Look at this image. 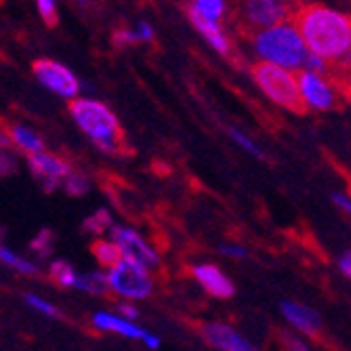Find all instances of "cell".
Returning <instances> with one entry per match:
<instances>
[{"mask_svg": "<svg viewBox=\"0 0 351 351\" xmlns=\"http://www.w3.org/2000/svg\"><path fill=\"white\" fill-rule=\"evenodd\" d=\"M297 32L303 45L309 47L311 55L349 66V45H351V23L349 17L332 11L324 5H303L299 13H293Z\"/></svg>", "mask_w": 351, "mask_h": 351, "instance_id": "6da1fadb", "label": "cell"}, {"mask_svg": "<svg viewBox=\"0 0 351 351\" xmlns=\"http://www.w3.org/2000/svg\"><path fill=\"white\" fill-rule=\"evenodd\" d=\"M70 112L80 129L101 149L112 152V154H122L129 147L124 143V133L120 129L116 116L104 104L90 101V99H74L70 106Z\"/></svg>", "mask_w": 351, "mask_h": 351, "instance_id": "7a4b0ae2", "label": "cell"}, {"mask_svg": "<svg viewBox=\"0 0 351 351\" xmlns=\"http://www.w3.org/2000/svg\"><path fill=\"white\" fill-rule=\"evenodd\" d=\"M254 49L265 59V63H271V66H278L282 70L303 66L309 55L293 23H280L276 27L263 29L254 38Z\"/></svg>", "mask_w": 351, "mask_h": 351, "instance_id": "3957f363", "label": "cell"}, {"mask_svg": "<svg viewBox=\"0 0 351 351\" xmlns=\"http://www.w3.org/2000/svg\"><path fill=\"white\" fill-rule=\"evenodd\" d=\"M252 76L271 101L295 114H305L307 108L301 99L297 80L289 70H282L278 66H271V63H257L252 68Z\"/></svg>", "mask_w": 351, "mask_h": 351, "instance_id": "277c9868", "label": "cell"}, {"mask_svg": "<svg viewBox=\"0 0 351 351\" xmlns=\"http://www.w3.org/2000/svg\"><path fill=\"white\" fill-rule=\"evenodd\" d=\"M108 284L110 289L129 299H143L152 293V280L147 271L124 257L112 267L108 276Z\"/></svg>", "mask_w": 351, "mask_h": 351, "instance_id": "5b68a950", "label": "cell"}, {"mask_svg": "<svg viewBox=\"0 0 351 351\" xmlns=\"http://www.w3.org/2000/svg\"><path fill=\"white\" fill-rule=\"evenodd\" d=\"M32 70H34V76L40 80V84H45L49 90L61 95V97L72 99L80 90L76 76L68 68H63L61 63H55L51 59H38V61H34Z\"/></svg>", "mask_w": 351, "mask_h": 351, "instance_id": "8992f818", "label": "cell"}, {"mask_svg": "<svg viewBox=\"0 0 351 351\" xmlns=\"http://www.w3.org/2000/svg\"><path fill=\"white\" fill-rule=\"evenodd\" d=\"M291 9L293 7L289 3H280V0H252L242 5L240 19L246 27H276L293 15Z\"/></svg>", "mask_w": 351, "mask_h": 351, "instance_id": "52a82bcc", "label": "cell"}, {"mask_svg": "<svg viewBox=\"0 0 351 351\" xmlns=\"http://www.w3.org/2000/svg\"><path fill=\"white\" fill-rule=\"evenodd\" d=\"M295 80H297L305 108L311 106L315 110H332L339 106L337 93L324 76H317L311 72H299V76H295Z\"/></svg>", "mask_w": 351, "mask_h": 351, "instance_id": "ba28073f", "label": "cell"}, {"mask_svg": "<svg viewBox=\"0 0 351 351\" xmlns=\"http://www.w3.org/2000/svg\"><path fill=\"white\" fill-rule=\"evenodd\" d=\"M114 242L118 250L124 254V259H129L137 263L139 267H156L158 265V254L145 244L141 236H137L133 230H124V228H114L112 230Z\"/></svg>", "mask_w": 351, "mask_h": 351, "instance_id": "9c48e42d", "label": "cell"}, {"mask_svg": "<svg viewBox=\"0 0 351 351\" xmlns=\"http://www.w3.org/2000/svg\"><path fill=\"white\" fill-rule=\"evenodd\" d=\"M27 162H29V169L34 173V177L43 183V187L47 191H53L63 177L70 175V167L53 154H45V152L29 154Z\"/></svg>", "mask_w": 351, "mask_h": 351, "instance_id": "30bf717a", "label": "cell"}, {"mask_svg": "<svg viewBox=\"0 0 351 351\" xmlns=\"http://www.w3.org/2000/svg\"><path fill=\"white\" fill-rule=\"evenodd\" d=\"M194 276L202 284V289L217 299H230L236 293L234 282L215 265H196Z\"/></svg>", "mask_w": 351, "mask_h": 351, "instance_id": "8fae6325", "label": "cell"}, {"mask_svg": "<svg viewBox=\"0 0 351 351\" xmlns=\"http://www.w3.org/2000/svg\"><path fill=\"white\" fill-rule=\"evenodd\" d=\"M204 339L221 351H257V347L226 324H208L204 328Z\"/></svg>", "mask_w": 351, "mask_h": 351, "instance_id": "7c38bea8", "label": "cell"}, {"mask_svg": "<svg viewBox=\"0 0 351 351\" xmlns=\"http://www.w3.org/2000/svg\"><path fill=\"white\" fill-rule=\"evenodd\" d=\"M282 311L291 320V324L297 326L303 332L315 335L317 330H320V326H322L320 324V315H317L313 309L305 307V305H299V303H282Z\"/></svg>", "mask_w": 351, "mask_h": 351, "instance_id": "4fadbf2b", "label": "cell"}, {"mask_svg": "<svg viewBox=\"0 0 351 351\" xmlns=\"http://www.w3.org/2000/svg\"><path fill=\"white\" fill-rule=\"evenodd\" d=\"M187 15H189V21L194 23V27L200 32V34L219 51V53H223V55H230V43H228V38L223 36V32L219 29V25L217 23H213V21H208V19H204L202 15H198L194 9L189 7V11H187Z\"/></svg>", "mask_w": 351, "mask_h": 351, "instance_id": "5bb4252c", "label": "cell"}, {"mask_svg": "<svg viewBox=\"0 0 351 351\" xmlns=\"http://www.w3.org/2000/svg\"><path fill=\"white\" fill-rule=\"evenodd\" d=\"M93 322H95V326L101 328V330H112V332L131 337V339H143L145 337V330L137 328L135 324L126 322V320H122V317L112 315V313H95Z\"/></svg>", "mask_w": 351, "mask_h": 351, "instance_id": "9a60e30c", "label": "cell"}, {"mask_svg": "<svg viewBox=\"0 0 351 351\" xmlns=\"http://www.w3.org/2000/svg\"><path fill=\"white\" fill-rule=\"evenodd\" d=\"M11 137H13V141L19 147H23L29 154L43 152V141L34 133H32L29 129H25V126H11Z\"/></svg>", "mask_w": 351, "mask_h": 351, "instance_id": "2e32d148", "label": "cell"}, {"mask_svg": "<svg viewBox=\"0 0 351 351\" xmlns=\"http://www.w3.org/2000/svg\"><path fill=\"white\" fill-rule=\"evenodd\" d=\"M76 289L93 293V295H104L110 291V284L108 278L104 274H88V276H78L76 278Z\"/></svg>", "mask_w": 351, "mask_h": 351, "instance_id": "e0dca14e", "label": "cell"}, {"mask_svg": "<svg viewBox=\"0 0 351 351\" xmlns=\"http://www.w3.org/2000/svg\"><path fill=\"white\" fill-rule=\"evenodd\" d=\"M90 250H93V254L97 257V261L101 263V265H106V267H114L120 259H122V252L118 250V246L116 244H110V242H95L93 246H90Z\"/></svg>", "mask_w": 351, "mask_h": 351, "instance_id": "ac0fdd59", "label": "cell"}, {"mask_svg": "<svg viewBox=\"0 0 351 351\" xmlns=\"http://www.w3.org/2000/svg\"><path fill=\"white\" fill-rule=\"evenodd\" d=\"M154 32L147 23H141L137 29H118L114 43L116 45H129V43H137V40H152Z\"/></svg>", "mask_w": 351, "mask_h": 351, "instance_id": "d6986e66", "label": "cell"}, {"mask_svg": "<svg viewBox=\"0 0 351 351\" xmlns=\"http://www.w3.org/2000/svg\"><path fill=\"white\" fill-rule=\"evenodd\" d=\"M191 9H194L198 15H202L204 19L215 23L223 15V11H226V5H223L221 0H198V3L191 5Z\"/></svg>", "mask_w": 351, "mask_h": 351, "instance_id": "ffe728a7", "label": "cell"}, {"mask_svg": "<svg viewBox=\"0 0 351 351\" xmlns=\"http://www.w3.org/2000/svg\"><path fill=\"white\" fill-rule=\"evenodd\" d=\"M51 276L57 284L61 286H74L76 284V274L72 269V265H68L66 261H55L53 267H51Z\"/></svg>", "mask_w": 351, "mask_h": 351, "instance_id": "44dd1931", "label": "cell"}, {"mask_svg": "<svg viewBox=\"0 0 351 351\" xmlns=\"http://www.w3.org/2000/svg\"><path fill=\"white\" fill-rule=\"evenodd\" d=\"M0 261H3L5 265H11V267L23 271V274H34V271H36V267L32 265L29 261L17 257V254H13L11 250H7V248H3V246H0Z\"/></svg>", "mask_w": 351, "mask_h": 351, "instance_id": "7402d4cb", "label": "cell"}, {"mask_svg": "<svg viewBox=\"0 0 351 351\" xmlns=\"http://www.w3.org/2000/svg\"><path fill=\"white\" fill-rule=\"evenodd\" d=\"M66 189L72 196H84L88 191V179L80 173H70L66 179Z\"/></svg>", "mask_w": 351, "mask_h": 351, "instance_id": "603a6c76", "label": "cell"}, {"mask_svg": "<svg viewBox=\"0 0 351 351\" xmlns=\"http://www.w3.org/2000/svg\"><path fill=\"white\" fill-rule=\"evenodd\" d=\"M110 223H112L110 215L106 210H99L97 215H93L84 221V230H88L93 234H101V232H106V228L110 226Z\"/></svg>", "mask_w": 351, "mask_h": 351, "instance_id": "cb8c5ba5", "label": "cell"}, {"mask_svg": "<svg viewBox=\"0 0 351 351\" xmlns=\"http://www.w3.org/2000/svg\"><path fill=\"white\" fill-rule=\"evenodd\" d=\"M53 242H55V236H53V232H49V230H43L36 238H34V242H32V248H34L36 252H40L43 257L45 254H49L51 252V248H53Z\"/></svg>", "mask_w": 351, "mask_h": 351, "instance_id": "d4e9b609", "label": "cell"}, {"mask_svg": "<svg viewBox=\"0 0 351 351\" xmlns=\"http://www.w3.org/2000/svg\"><path fill=\"white\" fill-rule=\"evenodd\" d=\"M38 11H40V15H43V19H45V23L49 25V27H55L57 25V21H59V17H57V5L55 3H51V0H38Z\"/></svg>", "mask_w": 351, "mask_h": 351, "instance_id": "484cf974", "label": "cell"}, {"mask_svg": "<svg viewBox=\"0 0 351 351\" xmlns=\"http://www.w3.org/2000/svg\"><path fill=\"white\" fill-rule=\"evenodd\" d=\"M17 171V158L9 149H0V177L13 175Z\"/></svg>", "mask_w": 351, "mask_h": 351, "instance_id": "4316f807", "label": "cell"}, {"mask_svg": "<svg viewBox=\"0 0 351 351\" xmlns=\"http://www.w3.org/2000/svg\"><path fill=\"white\" fill-rule=\"evenodd\" d=\"M230 135H232V139L238 143V145H242L246 152H250L252 156H259V158H263V154H261V149L257 147V145H254L248 137H244L242 133H238V131H230Z\"/></svg>", "mask_w": 351, "mask_h": 351, "instance_id": "83f0119b", "label": "cell"}, {"mask_svg": "<svg viewBox=\"0 0 351 351\" xmlns=\"http://www.w3.org/2000/svg\"><path fill=\"white\" fill-rule=\"evenodd\" d=\"M25 299H27V303H29L32 307L38 309V311H43L45 315H57V313H59L51 303H47V301H43V299H38V297H34V295H27Z\"/></svg>", "mask_w": 351, "mask_h": 351, "instance_id": "f1b7e54d", "label": "cell"}, {"mask_svg": "<svg viewBox=\"0 0 351 351\" xmlns=\"http://www.w3.org/2000/svg\"><path fill=\"white\" fill-rule=\"evenodd\" d=\"M339 267H341V271H343L345 276L351 274V254H349V250L343 252V257H341V261H339Z\"/></svg>", "mask_w": 351, "mask_h": 351, "instance_id": "f546056e", "label": "cell"}, {"mask_svg": "<svg viewBox=\"0 0 351 351\" xmlns=\"http://www.w3.org/2000/svg\"><path fill=\"white\" fill-rule=\"evenodd\" d=\"M221 252L223 254H230V257H244V254H246V250L242 246H223Z\"/></svg>", "mask_w": 351, "mask_h": 351, "instance_id": "4dcf8cb0", "label": "cell"}, {"mask_svg": "<svg viewBox=\"0 0 351 351\" xmlns=\"http://www.w3.org/2000/svg\"><path fill=\"white\" fill-rule=\"evenodd\" d=\"M286 347H289V351H309L301 341H297L293 337H286Z\"/></svg>", "mask_w": 351, "mask_h": 351, "instance_id": "1f68e13d", "label": "cell"}, {"mask_svg": "<svg viewBox=\"0 0 351 351\" xmlns=\"http://www.w3.org/2000/svg\"><path fill=\"white\" fill-rule=\"evenodd\" d=\"M332 200H335V204L343 206V210H345V213H349V210H351V204H349L347 196H343V194H335V196H332Z\"/></svg>", "mask_w": 351, "mask_h": 351, "instance_id": "d6a6232c", "label": "cell"}, {"mask_svg": "<svg viewBox=\"0 0 351 351\" xmlns=\"http://www.w3.org/2000/svg\"><path fill=\"white\" fill-rule=\"evenodd\" d=\"M143 341H145V345H147L149 349H158V345H160V341H158V337H154V335H149V332H145Z\"/></svg>", "mask_w": 351, "mask_h": 351, "instance_id": "836d02e7", "label": "cell"}, {"mask_svg": "<svg viewBox=\"0 0 351 351\" xmlns=\"http://www.w3.org/2000/svg\"><path fill=\"white\" fill-rule=\"evenodd\" d=\"M118 309H120V313H124V317H135L137 315L135 307H131V305H120Z\"/></svg>", "mask_w": 351, "mask_h": 351, "instance_id": "e575fe53", "label": "cell"}, {"mask_svg": "<svg viewBox=\"0 0 351 351\" xmlns=\"http://www.w3.org/2000/svg\"><path fill=\"white\" fill-rule=\"evenodd\" d=\"M9 145H11V139L7 137L5 131H0V149H9Z\"/></svg>", "mask_w": 351, "mask_h": 351, "instance_id": "d590c367", "label": "cell"}]
</instances>
